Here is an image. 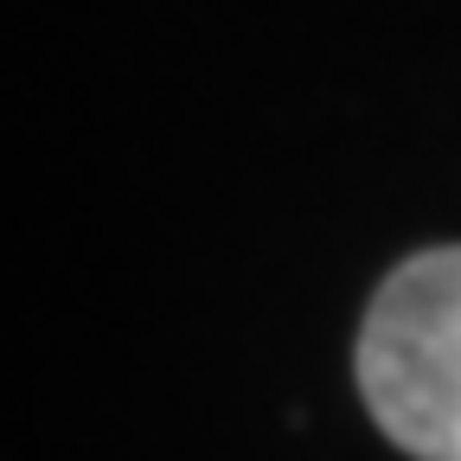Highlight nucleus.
I'll return each mask as SVG.
<instances>
[{
    "label": "nucleus",
    "mask_w": 461,
    "mask_h": 461,
    "mask_svg": "<svg viewBox=\"0 0 461 461\" xmlns=\"http://www.w3.org/2000/svg\"><path fill=\"white\" fill-rule=\"evenodd\" d=\"M353 378L384 442L461 461V244L403 257L366 302Z\"/></svg>",
    "instance_id": "1"
}]
</instances>
